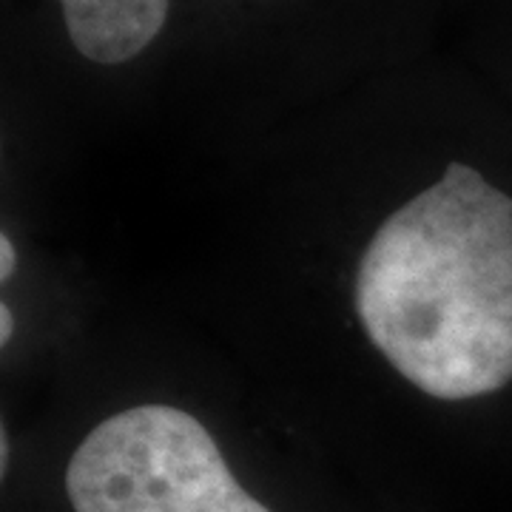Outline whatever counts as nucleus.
<instances>
[{
  "instance_id": "1",
  "label": "nucleus",
  "mask_w": 512,
  "mask_h": 512,
  "mask_svg": "<svg viewBox=\"0 0 512 512\" xmlns=\"http://www.w3.org/2000/svg\"><path fill=\"white\" fill-rule=\"evenodd\" d=\"M367 339L421 393L464 402L512 382V197L467 163L396 208L356 268Z\"/></svg>"
},
{
  "instance_id": "2",
  "label": "nucleus",
  "mask_w": 512,
  "mask_h": 512,
  "mask_svg": "<svg viewBox=\"0 0 512 512\" xmlns=\"http://www.w3.org/2000/svg\"><path fill=\"white\" fill-rule=\"evenodd\" d=\"M74 512H271L248 493L200 419L140 404L100 421L66 467Z\"/></svg>"
},
{
  "instance_id": "3",
  "label": "nucleus",
  "mask_w": 512,
  "mask_h": 512,
  "mask_svg": "<svg viewBox=\"0 0 512 512\" xmlns=\"http://www.w3.org/2000/svg\"><path fill=\"white\" fill-rule=\"evenodd\" d=\"M171 0H60L74 49L103 66L137 57L160 35Z\"/></svg>"
},
{
  "instance_id": "4",
  "label": "nucleus",
  "mask_w": 512,
  "mask_h": 512,
  "mask_svg": "<svg viewBox=\"0 0 512 512\" xmlns=\"http://www.w3.org/2000/svg\"><path fill=\"white\" fill-rule=\"evenodd\" d=\"M15 245H12V239L6 237H0V279L3 282H9L12 279V271H15Z\"/></svg>"
},
{
  "instance_id": "5",
  "label": "nucleus",
  "mask_w": 512,
  "mask_h": 512,
  "mask_svg": "<svg viewBox=\"0 0 512 512\" xmlns=\"http://www.w3.org/2000/svg\"><path fill=\"white\" fill-rule=\"evenodd\" d=\"M12 328H15V322H12V311H9V305H0V345H6V342H9Z\"/></svg>"
},
{
  "instance_id": "6",
  "label": "nucleus",
  "mask_w": 512,
  "mask_h": 512,
  "mask_svg": "<svg viewBox=\"0 0 512 512\" xmlns=\"http://www.w3.org/2000/svg\"><path fill=\"white\" fill-rule=\"evenodd\" d=\"M6 464H9V439H6V433L0 436V467L6 470Z\"/></svg>"
}]
</instances>
